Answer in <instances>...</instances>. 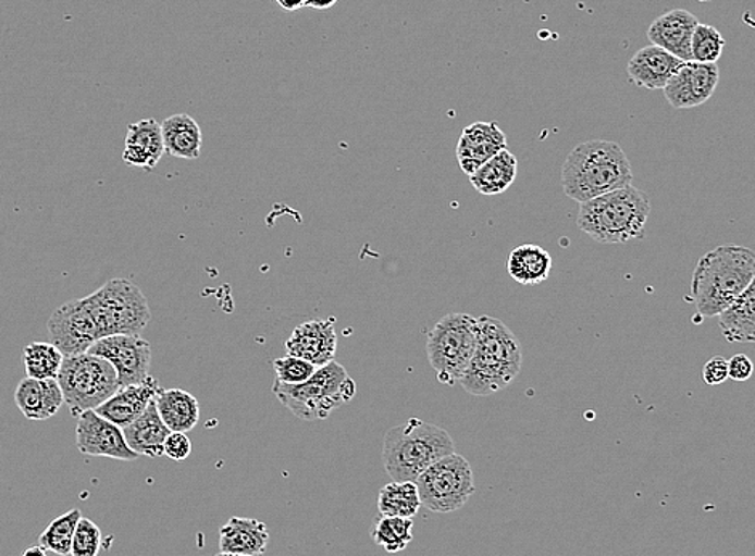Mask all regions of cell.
Listing matches in <instances>:
<instances>
[{"label":"cell","instance_id":"32","mask_svg":"<svg viewBox=\"0 0 755 556\" xmlns=\"http://www.w3.org/2000/svg\"><path fill=\"white\" fill-rule=\"evenodd\" d=\"M81 518H83V514L77 508L60 515L39 535V545H42L47 552H52V554L60 556L71 555L74 532H76Z\"/></svg>","mask_w":755,"mask_h":556},{"label":"cell","instance_id":"22","mask_svg":"<svg viewBox=\"0 0 755 556\" xmlns=\"http://www.w3.org/2000/svg\"><path fill=\"white\" fill-rule=\"evenodd\" d=\"M268 544V526L255 518H231L219 531V548L227 554L262 556Z\"/></svg>","mask_w":755,"mask_h":556},{"label":"cell","instance_id":"28","mask_svg":"<svg viewBox=\"0 0 755 556\" xmlns=\"http://www.w3.org/2000/svg\"><path fill=\"white\" fill-rule=\"evenodd\" d=\"M518 175V158L510 150H502L494 158L482 164L480 170L470 175L471 185L478 194L500 195L513 185Z\"/></svg>","mask_w":755,"mask_h":556},{"label":"cell","instance_id":"11","mask_svg":"<svg viewBox=\"0 0 755 556\" xmlns=\"http://www.w3.org/2000/svg\"><path fill=\"white\" fill-rule=\"evenodd\" d=\"M50 343L65 356L89 353L100 336L99 326L84 299H73L60 306L47 322Z\"/></svg>","mask_w":755,"mask_h":556},{"label":"cell","instance_id":"8","mask_svg":"<svg viewBox=\"0 0 755 556\" xmlns=\"http://www.w3.org/2000/svg\"><path fill=\"white\" fill-rule=\"evenodd\" d=\"M478 319L470 313H447L428 335L426 354L437 382L460 383L476 349Z\"/></svg>","mask_w":755,"mask_h":556},{"label":"cell","instance_id":"2","mask_svg":"<svg viewBox=\"0 0 755 556\" xmlns=\"http://www.w3.org/2000/svg\"><path fill=\"white\" fill-rule=\"evenodd\" d=\"M632 181L629 158L616 141H584L562 163V190L579 205L627 187Z\"/></svg>","mask_w":755,"mask_h":556},{"label":"cell","instance_id":"35","mask_svg":"<svg viewBox=\"0 0 755 556\" xmlns=\"http://www.w3.org/2000/svg\"><path fill=\"white\" fill-rule=\"evenodd\" d=\"M319 367L312 366L308 360L289 356L274 360L275 380L285 384H299L308 382Z\"/></svg>","mask_w":755,"mask_h":556},{"label":"cell","instance_id":"33","mask_svg":"<svg viewBox=\"0 0 755 556\" xmlns=\"http://www.w3.org/2000/svg\"><path fill=\"white\" fill-rule=\"evenodd\" d=\"M725 39L719 29L700 23L691 40V62L717 63L725 49Z\"/></svg>","mask_w":755,"mask_h":556},{"label":"cell","instance_id":"21","mask_svg":"<svg viewBox=\"0 0 755 556\" xmlns=\"http://www.w3.org/2000/svg\"><path fill=\"white\" fill-rule=\"evenodd\" d=\"M15 403L28 420L46 421L55 417L65 404L57 380L23 379L15 390Z\"/></svg>","mask_w":755,"mask_h":556},{"label":"cell","instance_id":"24","mask_svg":"<svg viewBox=\"0 0 755 556\" xmlns=\"http://www.w3.org/2000/svg\"><path fill=\"white\" fill-rule=\"evenodd\" d=\"M164 148L171 157L181 160H198L203 147V133L200 124L190 114L178 113L166 118L161 124Z\"/></svg>","mask_w":755,"mask_h":556},{"label":"cell","instance_id":"14","mask_svg":"<svg viewBox=\"0 0 755 556\" xmlns=\"http://www.w3.org/2000/svg\"><path fill=\"white\" fill-rule=\"evenodd\" d=\"M719 81L717 63L683 62L664 87V96L676 110H690L706 103L716 92Z\"/></svg>","mask_w":755,"mask_h":556},{"label":"cell","instance_id":"10","mask_svg":"<svg viewBox=\"0 0 755 556\" xmlns=\"http://www.w3.org/2000/svg\"><path fill=\"white\" fill-rule=\"evenodd\" d=\"M421 507L433 514L460 510L474 494L473 468L463 455L454 453L431 465L414 481Z\"/></svg>","mask_w":755,"mask_h":556},{"label":"cell","instance_id":"18","mask_svg":"<svg viewBox=\"0 0 755 556\" xmlns=\"http://www.w3.org/2000/svg\"><path fill=\"white\" fill-rule=\"evenodd\" d=\"M160 391L158 380L148 376L144 383L120 387L97 412L124 430L147 410Z\"/></svg>","mask_w":755,"mask_h":556},{"label":"cell","instance_id":"37","mask_svg":"<svg viewBox=\"0 0 755 556\" xmlns=\"http://www.w3.org/2000/svg\"><path fill=\"white\" fill-rule=\"evenodd\" d=\"M703 382L709 384V386H717L727 382L728 380V360L725 357L716 356L713 359L707 360L706 366L703 367Z\"/></svg>","mask_w":755,"mask_h":556},{"label":"cell","instance_id":"31","mask_svg":"<svg viewBox=\"0 0 755 556\" xmlns=\"http://www.w3.org/2000/svg\"><path fill=\"white\" fill-rule=\"evenodd\" d=\"M372 539L387 554H399L413 541V520L380 515L373 524Z\"/></svg>","mask_w":755,"mask_h":556},{"label":"cell","instance_id":"12","mask_svg":"<svg viewBox=\"0 0 755 556\" xmlns=\"http://www.w3.org/2000/svg\"><path fill=\"white\" fill-rule=\"evenodd\" d=\"M89 354L114 367L120 387L144 383L150 376L151 345L140 335H113L99 339Z\"/></svg>","mask_w":755,"mask_h":556},{"label":"cell","instance_id":"4","mask_svg":"<svg viewBox=\"0 0 755 556\" xmlns=\"http://www.w3.org/2000/svg\"><path fill=\"white\" fill-rule=\"evenodd\" d=\"M652 214L648 194L632 184L579 207L578 227L603 245L642 240Z\"/></svg>","mask_w":755,"mask_h":556},{"label":"cell","instance_id":"16","mask_svg":"<svg viewBox=\"0 0 755 556\" xmlns=\"http://www.w3.org/2000/svg\"><path fill=\"white\" fill-rule=\"evenodd\" d=\"M507 148V136L497 123H474L465 127L458 139V164L470 177L480 170L482 164L487 163L491 158Z\"/></svg>","mask_w":755,"mask_h":556},{"label":"cell","instance_id":"25","mask_svg":"<svg viewBox=\"0 0 755 556\" xmlns=\"http://www.w3.org/2000/svg\"><path fill=\"white\" fill-rule=\"evenodd\" d=\"M158 413L174 433H188L200 420V403L184 390H161L157 399Z\"/></svg>","mask_w":755,"mask_h":556},{"label":"cell","instance_id":"9","mask_svg":"<svg viewBox=\"0 0 755 556\" xmlns=\"http://www.w3.org/2000/svg\"><path fill=\"white\" fill-rule=\"evenodd\" d=\"M57 382L62 387L66 406L76 418L87 410L99 409L120 390L114 367L89 353L65 356Z\"/></svg>","mask_w":755,"mask_h":556},{"label":"cell","instance_id":"17","mask_svg":"<svg viewBox=\"0 0 755 556\" xmlns=\"http://www.w3.org/2000/svg\"><path fill=\"white\" fill-rule=\"evenodd\" d=\"M700 20L685 9H673L654 20L648 39L682 62H691V40Z\"/></svg>","mask_w":755,"mask_h":556},{"label":"cell","instance_id":"15","mask_svg":"<svg viewBox=\"0 0 755 556\" xmlns=\"http://www.w3.org/2000/svg\"><path fill=\"white\" fill-rule=\"evenodd\" d=\"M289 356L308 360L315 367L333 362L338 349V333L335 330V319L309 320L293 330L292 336L285 343Z\"/></svg>","mask_w":755,"mask_h":556},{"label":"cell","instance_id":"42","mask_svg":"<svg viewBox=\"0 0 755 556\" xmlns=\"http://www.w3.org/2000/svg\"><path fill=\"white\" fill-rule=\"evenodd\" d=\"M214 556H248V555L227 554V552H219V554L214 555Z\"/></svg>","mask_w":755,"mask_h":556},{"label":"cell","instance_id":"34","mask_svg":"<svg viewBox=\"0 0 755 556\" xmlns=\"http://www.w3.org/2000/svg\"><path fill=\"white\" fill-rule=\"evenodd\" d=\"M103 534L99 526L89 518H81L74 532L71 556H99L102 551Z\"/></svg>","mask_w":755,"mask_h":556},{"label":"cell","instance_id":"3","mask_svg":"<svg viewBox=\"0 0 755 556\" xmlns=\"http://www.w3.org/2000/svg\"><path fill=\"white\" fill-rule=\"evenodd\" d=\"M476 349L461 386L473 396H491L515 382L521 372V343L495 317H478Z\"/></svg>","mask_w":755,"mask_h":556},{"label":"cell","instance_id":"1","mask_svg":"<svg viewBox=\"0 0 755 556\" xmlns=\"http://www.w3.org/2000/svg\"><path fill=\"white\" fill-rule=\"evenodd\" d=\"M755 275V252L744 246L723 245L697 261L690 295L697 313L719 317L727 311Z\"/></svg>","mask_w":755,"mask_h":556},{"label":"cell","instance_id":"5","mask_svg":"<svg viewBox=\"0 0 755 556\" xmlns=\"http://www.w3.org/2000/svg\"><path fill=\"white\" fill-rule=\"evenodd\" d=\"M455 453V443L444 428L410 418L391 428L384 436V470L393 481H417L441 458Z\"/></svg>","mask_w":755,"mask_h":556},{"label":"cell","instance_id":"13","mask_svg":"<svg viewBox=\"0 0 755 556\" xmlns=\"http://www.w3.org/2000/svg\"><path fill=\"white\" fill-rule=\"evenodd\" d=\"M76 446L87 457H107L113 460L134 461L140 455L127 446L123 428L111 423L97 410H87L77 417Z\"/></svg>","mask_w":755,"mask_h":556},{"label":"cell","instance_id":"29","mask_svg":"<svg viewBox=\"0 0 755 556\" xmlns=\"http://www.w3.org/2000/svg\"><path fill=\"white\" fill-rule=\"evenodd\" d=\"M421 508L420 494L412 481H393L378 492V510L384 517L413 518Z\"/></svg>","mask_w":755,"mask_h":556},{"label":"cell","instance_id":"41","mask_svg":"<svg viewBox=\"0 0 755 556\" xmlns=\"http://www.w3.org/2000/svg\"><path fill=\"white\" fill-rule=\"evenodd\" d=\"M22 556H47V551L42 545H35V547L26 548Z\"/></svg>","mask_w":755,"mask_h":556},{"label":"cell","instance_id":"30","mask_svg":"<svg viewBox=\"0 0 755 556\" xmlns=\"http://www.w3.org/2000/svg\"><path fill=\"white\" fill-rule=\"evenodd\" d=\"M65 354L52 343H29L23 349L26 376L36 380H57Z\"/></svg>","mask_w":755,"mask_h":556},{"label":"cell","instance_id":"19","mask_svg":"<svg viewBox=\"0 0 755 556\" xmlns=\"http://www.w3.org/2000/svg\"><path fill=\"white\" fill-rule=\"evenodd\" d=\"M164 153L166 148H164L163 131L157 120L150 118V120L137 121L127 126L123 151V161L127 166L153 171Z\"/></svg>","mask_w":755,"mask_h":556},{"label":"cell","instance_id":"36","mask_svg":"<svg viewBox=\"0 0 755 556\" xmlns=\"http://www.w3.org/2000/svg\"><path fill=\"white\" fill-rule=\"evenodd\" d=\"M191 441L188 440L185 433H174L171 431L170 436L164 441V455L174 461H184L190 457Z\"/></svg>","mask_w":755,"mask_h":556},{"label":"cell","instance_id":"23","mask_svg":"<svg viewBox=\"0 0 755 556\" xmlns=\"http://www.w3.org/2000/svg\"><path fill=\"white\" fill-rule=\"evenodd\" d=\"M123 431L127 446L134 453L148 458L163 457L164 441L170 436L171 430L161 420L154 400L134 423L124 428Z\"/></svg>","mask_w":755,"mask_h":556},{"label":"cell","instance_id":"27","mask_svg":"<svg viewBox=\"0 0 755 556\" xmlns=\"http://www.w3.org/2000/svg\"><path fill=\"white\" fill-rule=\"evenodd\" d=\"M552 264L547 249L537 245H521L508 256L507 271L519 285H539L549 277Z\"/></svg>","mask_w":755,"mask_h":556},{"label":"cell","instance_id":"38","mask_svg":"<svg viewBox=\"0 0 755 556\" xmlns=\"http://www.w3.org/2000/svg\"><path fill=\"white\" fill-rule=\"evenodd\" d=\"M754 362L746 354H737L728 360V379L733 382H746L753 376Z\"/></svg>","mask_w":755,"mask_h":556},{"label":"cell","instance_id":"40","mask_svg":"<svg viewBox=\"0 0 755 556\" xmlns=\"http://www.w3.org/2000/svg\"><path fill=\"white\" fill-rule=\"evenodd\" d=\"M338 0H306V7L315 10L332 9Z\"/></svg>","mask_w":755,"mask_h":556},{"label":"cell","instance_id":"6","mask_svg":"<svg viewBox=\"0 0 755 556\" xmlns=\"http://www.w3.org/2000/svg\"><path fill=\"white\" fill-rule=\"evenodd\" d=\"M356 383L349 379L342 363L319 367L308 382L285 384L276 382L272 393L296 418L305 421L325 420L333 410L356 396Z\"/></svg>","mask_w":755,"mask_h":556},{"label":"cell","instance_id":"20","mask_svg":"<svg viewBox=\"0 0 755 556\" xmlns=\"http://www.w3.org/2000/svg\"><path fill=\"white\" fill-rule=\"evenodd\" d=\"M682 63V60L677 59L663 47L652 44L640 49L630 59L627 74L635 86L649 90H664Z\"/></svg>","mask_w":755,"mask_h":556},{"label":"cell","instance_id":"7","mask_svg":"<svg viewBox=\"0 0 755 556\" xmlns=\"http://www.w3.org/2000/svg\"><path fill=\"white\" fill-rule=\"evenodd\" d=\"M99 326L100 336L140 335L151 320L150 306L136 283L113 279L83 298Z\"/></svg>","mask_w":755,"mask_h":556},{"label":"cell","instance_id":"39","mask_svg":"<svg viewBox=\"0 0 755 556\" xmlns=\"http://www.w3.org/2000/svg\"><path fill=\"white\" fill-rule=\"evenodd\" d=\"M285 12H296V10L306 7V0H275Z\"/></svg>","mask_w":755,"mask_h":556},{"label":"cell","instance_id":"26","mask_svg":"<svg viewBox=\"0 0 755 556\" xmlns=\"http://www.w3.org/2000/svg\"><path fill=\"white\" fill-rule=\"evenodd\" d=\"M719 326L728 343H755V275L740 298L720 313Z\"/></svg>","mask_w":755,"mask_h":556}]
</instances>
